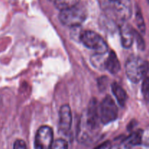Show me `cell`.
Wrapping results in <instances>:
<instances>
[{
    "instance_id": "cell-1",
    "label": "cell",
    "mask_w": 149,
    "mask_h": 149,
    "mask_svg": "<svg viewBox=\"0 0 149 149\" xmlns=\"http://www.w3.org/2000/svg\"><path fill=\"white\" fill-rule=\"evenodd\" d=\"M126 74L131 81L139 82L149 77V63L138 57H130L126 63Z\"/></svg>"
},
{
    "instance_id": "cell-2",
    "label": "cell",
    "mask_w": 149,
    "mask_h": 149,
    "mask_svg": "<svg viewBox=\"0 0 149 149\" xmlns=\"http://www.w3.org/2000/svg\"><path fill=\"white\" fill-rule=\"evenodd\" d=\"M87 10L80 4L61 11L59 20L61 23L69 27H77L82 24L87 18Z\"/></svg>"
},
{
    "instance_id": "cell-3",
    "label": "cell",
    "mask_w": 149,
    "mask_h": 149,
    "mask_svg": "<svg viewBox=\"0 0 149 149\" xmlns=\"http://www.w3.org/2000/svg\"><path fill=\"white\" fill-rule=\"evenodd\" d=\"M79 37L84 46L93 49L97 53L105 54L109 50V47L104 39L93 31H82L80 33Z\"/></svg>"
},
{
    "instance_id": "cell-4",
    "label": "cell",
    "mask_w": 149,
    "mask_h": 149,
    "mask_svg": "<svg viewBox=\"0 0 149 149\" xmlns=\"http://www.w3.org/2000/svg\"><path fill=\"white\" fill-rule=\"evenodd\" d=\"M99 113L101 123H111L118 117V108L111 96L107 95L99 106Z\"/></svg>"
},
{
    "instance_id": "cell-5",
    "label": "cell",
    "mask_w": 149,
    "mask_h": 149,
    "mask_svg": "<svg viewBox=\"0 0 149 149\" xmlns=\"http://www.w3.org/2000/svg\"><path fill=\"white\" fill-rule=\"evenodd\" d=\"M53 143V132L49 126H42L36 133L35 149H50Z\"/></svg>"
},
{
    "instance_id": "cell-6",
    "label": "cell",
    "mask_w": 149,
    "mask_h": 149,
    "mask_svg": "<svg viewBox=\"0 0 149 149\" xmlns=\"http://www.w3.org/2000/svg\"><path fill=\"white\" fill-rule=\"evenodd\" d=\"M84 119L87 125L94 131L99 127V124L101 122L99 113V106L96 99L93 98L90 100L87 114L84 116Z\"/></svg>"
},
{
    "instance_id": "cell-7",
    "label": "cell",
    "mask_w": 149,
    "mask_h": 149,
    "mask_svg": "<svg viewBox=\"0 0 149 149\" xmlns=\"http://www.w3.org/2000/svg\"><path fill=\"white\" fill-rule=\"evenodd\" d=\"M114 10L116 16L122 21L130 18L132 13V3L130 0H118L114 2Z\"/></svg>"
},
{
    "instance_id": "cell-8",
    "label": "cell",
    "mask_w": 149,
    "mask_h": 149,
    "mask_svg": "<svg viewBox=\"0 0 149 149\" xmlns=\"http://www.w3.org/2000/svg\"><path fill=\"white\" fill-rule=\"evenodd\" d=\"M72 124V114L68 105L61 106L59 112V128L63 133H67L71 130Z\"/></svg>"
},
{
    "instance_id": "cell-9",
    "label": "cell",
    "mask_w": 149,
    "mask_h": 149,
    "mask_svg": "<svg viewBox=\"0 0 149 149\" xmlns=\"http://www.w3.org/2000/svg\"><path fill=\"white\" fill-rule=\"evenodd\" d=\"M120 36L122 46L125 48H130L135 40L134 30L128 23H123L120 26Z\"/></svg>"
},
{
    "instance_id": "cell-10",
    "label": "cell",
    "mask_w": 149,
    "mask_h": 149,
    "mask_svg": "<svg viewBox=\"0 0 149 149\" xmlns=\"http://www.w3.org/2000/svg\"><path fill=\"white\" fill-rule=\"evenodd\" d=\"M95 131L90 127L86 122L85 119L83 117L80 121V125L77 132V140L79 143H86L93 138Z\"/></svg>"
},
{
    "instance_id": "cell-11",
    "label": "cell",
    "mask_w": 149,
    "mask_h": 149,
    "mask_svg": "<svg viewBox=\"0 0 149 149\" xmlns=\"http://www.w3.org/2000/svg\"><path fill=\"white\" fill-rule=\"evenodd\" d=\"M120 63L118 60L116 53L113 51H111L107 55L105 69L107 70L111 74H116L120 71Z\"/></svg>"
},
{
    "instance_id": "cell-12",
    "label": "cell",
    "mask_w": 149,
    "mask_h": 149,
    "mask_svg": "<svg viewBox=\"0 0 149 149\" xmlns=\"http://www.w3.org/2000/svg\"><path fill=\"white\" fill-rule=\"evenodd\" d=\"M111 90L112 93H113V95L116 97L118 103L121 106H125V103L127 101V95L125 90L119 84H118L116 82L112 84Z\"/></svg>"
},
{
    "instance_id": "cell-13",
    "label": "cell",
    "mask_w": 149,
    "mask_h": 149,
    "mask_svg": "<svg viewBox=\"0 0 149 149\" xmlns=\"http://www.w3.org/2000/svg\"><path fill=\"white\" fill-rule=\"evenodd\" d=\"M143 132V130H138L135 131V132L130 134V135L129 137H127L125 140H124L123 141L125 143L127 144L129 146L141 145V143H142Z\"/></svg>"
},
{
    "instance_id": "cell-14",
    "label": "cell",
    "mask_w": 149,
    "mask_h": 149,
    "mask_svg": "<svg viewBox=\"0 0 149 149\" xmlns=\"http://www.w3.org/2000/svg\"><path fill=\"white\" fill-rule=\"evenodd\" d=\"M106 58H107V56L106 55V53H96L91 57L90 61H91L92 65H94L95 68L98 69H105Z\"/></svg>"
},
{
    "instance_id": "cell-15",
    "label": "cell",
    "mask_w": 149,
    "mask_h": 149,
    "mask_svg": "<svg viewBox=\"0 0 149 149\" xmlns=\"http://www.w3.org/2000/svg\"><path fill=\"white\" fill-rule=\"evenodd\" d=\"M55 7L61 11L71 8L79 4V0H55L54 1Z\"/></svg>"
},
{
    "instance_id": "cell-16",
    "label": "cell",
    "mask_w": 149,
    "mask_h": 149,
    "mask_svg": "<svg viewBox=\"0 0 149 149\" xmlns=\"http://www.w3.org/2000/svg\"><path fill=\"white\" fill-rule=\"evenodd\" d=\"M136 23L137 26H138V29H139L140 31L142 33H146V25L145 22H144V19L143 17L142 13H141V11L140 9H137L136 11Z\"/></svg>"
},
{
    "instance_id": "cell-17",
    "label": "cell",
    "mask_w": 149,
    "mask_h": 149,
    "mask_svg": "<svg viewBox=\"0 0 149 149\" xmlns=\"http://www.w3.org/2000/svg\"><path fill=\"white\" fill-rule=\"evenodd\" d=\"M68 144L66 141L63 139H58L54 141L50 149H68Z\"/></svg>"
},
{
    "instance_id": "cell-18",
    "label": "cell",
    "mask_w": 149,
    "mask_h": 149,
    "mask_svg": "<svg viewBox=\"0 0 149 149\" xmlns=\"http://www.w3.org/2000/svg\"><path fill=\"white\" fill-rule=\"evenodd\" d=\"M142 93L147 101H149V77L143 79L142 84Z\"/></svg>"
},
{
    "instance_id": "cell-19",
    "label": "cell",
    "mask_w": 149,
    "mask_h": 149,
    "mask_svg": "<svg viewBox=\"0 0 149 149\" xmlns=\"http://www.w3.org/2000/svg\"><path fill=\"white\" fill-rule=\"evenodd\" d=\"M134 36H135V40H136L138 48L140 49H141V50H143L145 49V42H144L142 36L135 30H134Z\"/></svg>"
},
{
    "instance_id": "cell-20",
    "label": "cell",
    "mask_w": 149,
    "mask_h": 149,
    "mask_svg": "<svg viewBox=\"0 0 149 149\" xmlns=\"http://www.w3.org/2000/svg\"><path fill=\"white\" fill-rule=\"evenodd\" d=\"M13 149H27V146L23 140H16L13 145Z\"/></svg>"
},
{
    "instance_id": "cell-21",
    "label": "cell",
    "mask_w": 149,
    "mask_h": 149,
    "mask_svg": "<svg viewBox=\"0 0 149 149\" xmlns=\"http://www.w3.org/2000/svg\"><path fill=\"white\" fill-rule=\"evenodd\" d=\"M110 149H130V146H129L127 144L125 143L124 141H122L120 143L115 144V145L112 146Z\"/></svg>"
},
{
    "instance_id": "cell-22",
    "label": "cell",
    "mask_w": 149,
    "mask_h": 149,
    "mask_svg": "<svg viewBox=\"0 0 149 149\" xmlns=\"http://www.w3.org/2000/svg\"><path fill=\"white\" fill-rule=\"evenodd\" d=\"M49 1H53V2H54V1H55V0H49Z\"/></svg>"
},
{
    "instance_id": "cell-23",
    "label": "cell",
    "mask_w": 149,
    "mask_h": 149,
    "mask_svg": "<svg viewBox=\"0 0 149 149\" xmlns=\"http://www.w3.org/2000/svg\"><path fill=\"white\" fill-rule=\"evenodd\" d=\"M111 1H114V2H115V1H118V0H111Z\"/></svg>"
}]
</instances>
